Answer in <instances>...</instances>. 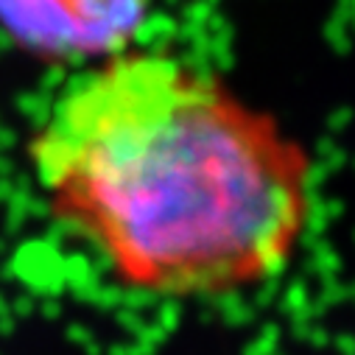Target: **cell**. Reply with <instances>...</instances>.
I'll return each instance as SVG.
<instances>
[{
    "label": "cell",
    "instance_id": "obj_1",
    "mask_svg": "<svg viewBox=\"0 0 355 355\" xmlns=\"http://www.w3.org/2000/svg\"><path fill=\"white\" fill-rule=\"evenodd\" d=\"M28 159L59 227L146 297L252 291L288 269L313 218L308 151L224 78L159 51L76 73Z\"/></svg>",
    "mask_w": 355,
    "mask_h": 355
}]
</instances>
